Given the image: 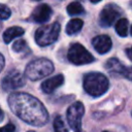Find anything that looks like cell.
Segmentation results:
<instances>
[{
  "label": "cell",
  "instance_id": "1",
  "mask_svg": "<svg viewBox=\"0 0 132 132\" xmlns=\"http://www.w3.org/2000/svg\"><path fill=\"white\" fill-rule=\"evenodd\" d=\"M11 111L25 123L41 127L48 121V113L44 105L35 97L27 93H11L8 96Z\"/></svg>",
  "mask_w": 132,
  "mask_h": 132
},
{
  "label": "cell",
  "instance_id": "2",
  "mask_svg": "<svg viewBox=\"0 0 132 132\" xmlns=\"http://www.w3.org/2000/svg\"><path fill=\"white\" fill-rule=\"evenodd\" d=\"M109 87L107 77L99 72H91L85 75L84 77V89L85 91L93 96L99 97L103 95Z\"/></svg>",
  "mask_w": 132,
  "mask_h": 132
},
{
  "label": "cell",
  "instance_id": "3",
  "mask_svg": "<svg viewBox=\"0 0 132 132\" xmlns=\"http://www.w3.org/2000/svg\"><path fill=\"white\" fill-rule=\"evenodd\" d=\"M53 71L54 65L52 61L44 58H40L31 61L27 65L25 69V75L31 80H38L47 76Z\"/></svg>",
  "mask_w": 132,
  "mask_h": 132
},
{
  "label": "cell",
  "instance_id": "4",
  "mask_svg": "<svg viewBox=\"0 0 132 132\" xmlns=\"http://www.w3.org/2000/svg\"><path fill=\"white\" fill-rule=\"evenodd\" d=\"M60 24L53 23L51 25H45L39 27L35 32V41L40 46H46L54 43L60 34Z\"/></svg>",
  "mask_w": 132,
  "mask_h": 132
},
{
  "label": "cell",
  "instance_id": "5",
  "mask_svg": "<svg viewBox=\"0 0 132 132\" xmlns=\"http://www.w3.org/2000/svg\"><path fill=\"white\" fill-rule=\"evenodd\" d=\"M84 113H85V107L84 104L79 101L72 103L68 107L66 118L70 128L74 132H81V119Z\"/></svg>",
  "mask_w": 132,
  "mask_h": 132
},
{
  "label": "cell",
  "instance_id": "6",
  "mask_svg": "<svg viewBox=\"0 0 132 132\" xmlns=\"http://www.w3.org/2000/svg\"><path fill=\"white\" fill-rule=\"evenodd\" d=\"M68 60L75 65H84L89 64L94 61V57L91 53H89L85 46L79 43H74L70 46L67 53Z\"/></svg>",
  "mask_w": 132,
  "mask_h": 132
},
{
  "label": "cell",
  "instance_id": "7",
  "mask_svg": "<svg viewBox=\"0 0 132 132\" xmlns=\"http://www.w3.org/2000/svg\"><path fill=\"white\" fill-rule=\"evenodd\" d=\"M25 85V77L19 70H10L2 79V89L5 91H13Z\"/></svg>",
  "mask_w": 132,
  "mask_h": 132
},
{
  "label": "cell",
  "instance_id": "8",
  "mask_svg": "<svg viewBox=\"0 0 132 132\" xmlns=\"http://www.w3.org/2000/svg\"><path fill=\"white\" fill-rule=\"evenodd\" d=\"M122 10L116 4H107L103 7L99 15V23L102 27L111 26L116 20L121 15Z\"/></svg>",
  "mask_w": 132,
  "mask_h": 132
},
{
  "label": "cell",
  "instance_id": "9",
  "mask_svg": "<svg viewBox=\"0 0 132 132\" xmlns=\"http://www.w3.org/2000/svg\"><path fill=\"white\" fill-rule=\"evenodd\" d=\"M92 44L94 48L99 53V54H106L110 51L112 46V42L109 36L107 35H98L93 38Z\"/></svg>",
  "mask_w": 132,
  "mask_h": 132
},
{
  "label": "cell",
  "instance_id": "10",
  "mask_svg": "<svg viewBox=\"0 0 132 132\" xmlns=\"http://www.w3.org/2000/svg\"><path fill=\"white\" fill-rule=\"evenodd\" d=\"M53 10L47 4H40L35 7L34 11L32 12V19L36 23H45L52 16Z\"/></svg>",
  "mask_w": 132,
  "mask_h": 132
},
{
  "label": "cell",
  "instance_id": "11",
  "mask_svg": "<svg viewBox=\"0 0 132 132\" xmlns=\"http://www.w3.org/2000/svg\"><path fill=\"white\" fill-rule=\"evenodd\" d=\"M63 82H64V76L62 74H57L44 80L41 84V90L44 93L50 94V93H53L57 88L61 87Z\"/></svg>",
  "mask_w": 132,
  "mask_h": 132
},
{
  "label": "cell",
  "instance_id": "12",
  "mask_svg": "<svg viewBox=\"0 0 132 132\" xmlns=\"http://www.w3.org/2000/svg\"><path fill=\"white\" fill-rule=\"evenodd\" d=\"M105 68L110 74H119V75H123V76L126 71L125 65L117 58H110L105 63Z\"/></svg>",
  "mask_w": 132,
  "mask_h": 132
},
{
  "label": "cell",
  "instance_id": "13",
  "mask_svg": "<svg viewBox=\"0 0 132 132\" xmlns=\"http://www.w3.org/2000/svg\"><path fill=\"white\" fill-rule=\"evenodd\" d=\"M24 34V29L18 26H13L8 28L4 33H3V40L5 43H9L10 41H12L14 38L22 36Z\"/></svg>",
  "mask_w": 132,
  "mask_h": 132
},
{
  "label": "cell",
  "instance_id": "14",
  "mask_svg": "<svg viewBox=\"0 0 132 132\" xmlns=\"http://www.w3.org/2000/svg\"><path fill=\"white\" fill-rule=\"evenodd\" d=\"M82 25H84V22L80 19H73L68 22L66 26V33L68 35H73L80 31V29L82 28Z\"/></svg>",
  "mask_w": 132,
  "mask_h": 132
},
{
  "label": "cell",
  "instance_id": "15",
  "mask_svg": "<svg viewBox=\"0 0 132 132\" xmlns=\"http://www.w3.org/2000/svg\"><path fill=\"white\" fill-rule=\"evenodd\" d=\"M128 20L125 18H121L120 20H118V22L116 23V31L118 33V35H120L121 37H125L128 34Z\"/></svg>",
  "mask_w": 132,
  "mask_h": 132
},
{
  "label": "cell",
  "instance_id": "16",
  "mask_svg": "<svg viewBox=\"0 0 132 132\" xmlns=\"http://www.w3.org/2000/svg\"><path fill=\"white\" fill-rule=\"evenodd\" d=\"M67 12L70 15H77L84 12V7L79 2H71L67 6Z\"/></svg>",
  "mask_w": 132,
  "mask_h": 132
},
{
  "label": "cell",
  "instance_id": "17",
  "mask_svg": "<svg viewBox=\"0 0 132 132\" xmlns=\"http://www.w3.org/2000/svg\"><path fill=\"white\" fill-rule=\"evenodd\" d=\"M54 130L55 132H68L66 124L60 116H57L54 120Z\"/></svg>",
  "mask_w": 132,
  "mask_h": 132
},
{
  "label": "cell",
  "instance_id": "18",
  "mask_svg": "<svg viewBox=\"0 0 132 132\" xmlns=\"http://www.w3.org/2000/svg\"><path fill=\"white\" fill-rule=\"evenodd\" d=\"M12 50L15 52V53H25L26 51L29 50L28 45H27V42L23 39H19L16 41H14V43L12 44Z\"/></svg>",
  "mask_w": 132,
  "mask_h": 132
},
{
  "label": "cell",
  "instance_id": "19",
  "mask_svg": "<svg viewBox=\"0 0 132 132\" xmlns=\"http://www.w3.org/2000/svg\"><path fill=\"white\" fill-rule=\"evenodd\" d=\"M10 9L4 4H0V20H7L10 16Z\"/></svg>",
  "mask_w": 132,
  "mask_h": 132
},
{
  "label": "cell",
  "instance_id": "20",
  "mask_svg": "<svg viewBox=\"0 0 132 132\" xmlns=\"http://www.w3.org/2000/svg\"><path fill=\"white\" fill-rule=\"evenodd\" d=\"M14 130H15L14 126L12 124H10V123L5 125V126H3L2 128H0V132H14Z\"/></svg>",
  "mask_w": 132,
  "mask_h": 132
},
{
  "label": "cell",
  "instance_id": "21",
  "mask_svg": "<svg viewBox=\"0 0 132 132\" xmlns=\"http://www.w3.org/2000/svg\"><path fill=\"white\" fill-rule=\"evenodd\" d=\"M124 76H125L126 78H128L129 80L132 81V67L126 68V71H125V73H124Z\"/></svg>",
  "mask_w": 132,
  "mask_h": 132
},
{
  "label": "cell",
  "instance_id": "22",
  "mask_svg": "<svg viewBox=\"0 0 132 132\" xmlns=\"http://www.w3.org/2000/svg\"><path fill=\"white\" fill-rule=\"evenodd\" d=\"M126 55L128 56V58L130 59V61H132V46L126 48Z\"/></svg>",
  "mask_w": 132,
  "mask_h": 132
},
{
  "label": "cell",
  "instance_id": "23",
  "mask_svg": "<svg viewBox=\"0 0 132 132\" xmlns=\"http://www.w3.org/2000/svg\"><path fill=\"white\" fill-rule=\"evenodd\" d=\"M3 67H4V58H3V56L0 54V72L2 71Z\"/></svg>",
  "mask_w": 132,
  "mask_h": 132
},
{
  "label": "cell",
  "instance_id": "24",
  "mask_svg": "<svg viewBox=\"0 0 132 132\" xmlns=\"http://www.w3.org/2000/svg\"><path fill=\"white\" fill-rule=\"evenodd\" d=\"M3 116H4V113H3V111H2V109L0 108V122L3 120Z\"/></svg>",
  "mask_w": 132,
  "mask_h": 132
},
{
  "label": "cell",
  "instance_id": "25",
  "mask_svg": "<svg viewBox=\"0 0 132 132\" xmlns=\"http://www.w3.org/2000/svg\"><path fill=\"white\" fill-rule=\"evenodd\" d=\"M131 35H132V26H131Z\"/></svg>",
  "mask_w": 132,
  "mask_h": 132
},
{
  "label": "cell",
  "instance_id": "26",
  "mask_svg": "<svg viewBox=\"0 0 132 132\" xmlns=\"http://www.w3.org/2000/svg\"><path fill=\"white\" fill-rule=\"evenodd\" d=\"M130 5H131V7H132V2H131V3H130Z\"/></svg>",
  "mask_w": 132,
  "mask_h": 132
},
{
  "label": "cell",
  "instance_id": "27",
  "mask_svg": "<svg viewBox=\"0 0 132 132\" xmlns=\"http://www.w3.org/2000/svg\"><path fill=\"white\" fill-rule=\"evenodd\" d=\"M28 132H34V131H28Z\"/></svg>",
  "mask_w": 132,
  "mask_h": 132
},
{
  "label": "cell",
  "instance_id": "28",
  "mask_svg": "<svg viewBox=\"0 0 132 132\" xmlns=\"http://www.w3.org/2000/svg\"><path fill=\"white\" fill-rule=\"evenodd\" d=\"M0 30H1V24H0Z\"/></svg>",
  "mask_w": 132,
  "mask_h": 132
},
{
  "label": "cell",
  "instance_id": "29",
  "mask_svg": "<svg viewBox=\"0 0 132 132\" xmlns=\"http://www.w3.org/2000/svg\"><path fill=\"white\" fill-rule=\"evenodd\" d=\"M103 132H108V131H103Z\"/></svg>",
  "mask_w": 132,
  "mask_h": 132
}]
</instances>
